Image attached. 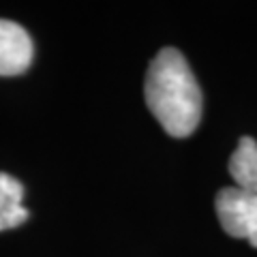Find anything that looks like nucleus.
<instances>
[{"mask_svg": "<svg viewBox=\"0 0 257 257\" xmlns=\"http://www.w3.org/2000/svg\"><path fill=\"white\" fill-rule=\"evenodd\" d=\"M148 109L172 138H189L202 120V90L187 58L174 47H163L152 58L146 86Z\"/></svg>", "mask_w": 257, "mask_h": 257, "instance_id": "1", "label": "nucleus"}, {"mask_svg": "<svg viewBox=\"0 0 257 257\" xmlns=\"http://www.w3.org/2000/svg\"><path fill=\"white\" fill-rule=\"evenodd\" d=\"M216 216L231 238H244L257 248V193L225 187L216 193Z\"/></svg>", "mask_w": 257, "mask_h": 257, "instance_id": "2", "label": "nucleus"}, {"mask_svg": "<svg viewBox=\"0 0 257 257\" xmlns=\"http://www.w3.org/2000/svg\"><path fill=\"white\" fill-rule=\"evenodd\" d=\"M35 45L20 24L0 20V77H13L28 71Z\"/></svg>", "mask_w": 257, "mask_h": 257, "instance_id": "3", "label": "nucleus"}, {"mask_svg": "<svg viewBox=\"0 0 257 257\" xmlns=\"http://www.w3.org/2000/svg\"><path fill=\"white\" fill-rule=\"evenodd\" d=\"M28 208L24 206V187L13 176L0 172V231L20 227L28 221Z\"/></svg>", "mask_w": 257, "mask_h": 257, "instance_id": "4", "label": "nucleus"}, {"mask_svg": "<svg viewBox=\"0 0 257 257\" xmlns=\"http://www.w3.org/2000/svg\"><path fill=\"white\" fill-rule=\"evenodd\" d=\"M229 174L236 187L257 193V142L253 138H240L229 159Z\"/></svg>", "mask_w": 257, "mask_h": 257, "instance_id": "5", "label": "nucleus"}]
</instances>
